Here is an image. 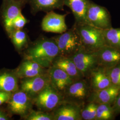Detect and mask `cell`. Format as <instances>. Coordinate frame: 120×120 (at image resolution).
<instances>
[{"mask_svg": "<svg viewBox=\"0 0 120 120\" xmlns=\"http://www.w3.org/2000/svg\"><path fill=\"white\" fill-rule=\"evenodd\" d=\"M90 0H64V5L72 11L75 24L87 23L86 14Z\"/></svg>", "mask_w": 120, "mask_h": 120, "instance_id": "19", "label": "cell"}, {"mask_svg": "<svg viewBox=\"0 0 120 120\" xmlns=\"http://www.w3.org/2000/svg\"><path fill=\"white\" fill-rule=\"evenodd\" d=\"M88 24L104 30L112 27L110 13L105 7L90 0L86 11Z\"/></svg>", "mask_w": 120, "mask_h": 120, "instance_id": "5", "label": "cell"}, {"mask_svg": "<svg viewBox=\"0 0 120 120\" xmlns=\"http://www.w3.org/2000/svg\"><path fill=\"white\" fill-rule=\"evenodd\" d=\"M103 34L106 45L120 50V28L112 27L103 30Z\"/></svg>", "mask_w": 120, "mask_h": 120, "instance_id": "22", "label": "cell"}, {"mask_svg": "<svg viewBox=\"0 0 120 120\" xmlns=\"http://www.w3.org/2000/svg\"><path fill=\"white\" fill-rule=\"evenodd\" d=\"M28 22V20L21 13L16 17L13 22V28L14 30H22L26 24Z\"/></svg>", "mask_w": 120, "mask_h": 120, "instance_id": "28", "label": "cell"}, {"mask_svg": "<svg viewBox=\"0 0 120 120\" xmlns=\"http://www.w3.org/2000/svg\"><path fill=\"white\" fill-rule=\"evenodd\" d=\"M25 6L22 3L13 0H3L0 9L1 16L4 28L10 36L13 31V22L22 13Z\"/></svg>", "mask_w": 120, "mask_h": 120, "instance_id": "8", "label": "cell"}, {"mask_svg": "<svg viewBox=\"0 0 120 120\" xmlns=\"http://www.w3.org/2000/svg\"><path fill=\"white\" fill-rule=\"evenodd\" d=\"M30 98L22 90L15 92L8 101L9 109L13 114L26 116L30 112L31 108Z\"/></svg>", "mask_w": 120, "mask_h": 120, "instance_id": "11", "label": "cell"}, {"mask_svg": "<svg viewBox=\"0 0 120 120\" xmlns=\"http://www.w3.org/2000/svg\"><path fill=\"white\" fill-rule=\"evenodd\" d=\"M92 91L89 81L85 78L75 81L64 92L70 101L68 102L75 103L82 106V103L88 101Z\"/></svg>", "mask_w": 120, "mask_h": 120, "instance_id": "7", "label": "cell"}, {"mask_svg": "<svg viewBox=\"0 0 120 120\" xmlns=\"http://www.w3.org/2000/svg\"><path fill=\"white\" fill-rule=\"evenodd\" d=\"M7 117L2 112L0 111V120H8Z\"/></svg>", "mask_w": 120, "mask_h": 120, "instance_id": "31", "label": "cell"}, {"mask_svg": "<svg viewBox=\"0 0 120 120\" xmlns=\"http://www.w3.org/2000/svg\"><path fill=\"white\" fill-rule=\"evenodd\" d=\"M59 55L58 48L54 40L43 38L37 40L29 48L26 59L34 61L44 68L51 66Z\"/></svg>", "mask_w": 120, "mask_h": 120, "instance_id": "1", "label": "cell"}, {"mask_svg": "<svg viewBox=\"0 0 120 120\" xmlns=\"http://www.w3.org/2000/svg\"><path fill=\"white\" fill-rule=\"evenodd\" d=\"M53 114V120H82V106L75 103L65 102L57 107Z\"/></svg>", "mask_w": 120, "mask_h": 120, "instance_id": "12", "label": "cell"}, {"mask_svg": "<svg viewBox=\"0 0 120 120\" xmlns=\"http://www.w3.org/2000/svg\"><path fill=\"white\" fill-rule=\"evenodd\" d=\"M11 97V94L10 93L5 92L4 94L0 97V105L3 103L8 101Z\"/></svg>", "mask_w": 120, "mask_h": 120, "instance_id": "30", "label": "cell"}, {"mask_svg": "<svg viewBox=\"0 0 120 120\" xmlns=\"http://www.w3.org/2000/svg\"><path fill=\"white\" fill-rule=\"evenodd\" d=\"M98 105V104L94 101H88L81 109V116L82 120H96Z\"/></svg>", "mask_w": 120, "mask_h": 120, "instance_id": "24", "label": "cell"}, {"mask_svg": "<svg viewBox=\"0 0 120 120\" xmlns=\"http://www.w3.org/2000/svg\"><path fill=\"white\" fill-rule=\"evenodd\" d=\"M87 79L92 91L101 90L112 86L107 69L101 66L94 70Z\"/></svg>", "mask_w": 120, "mask_h": 120, "instance_id": "16", "label": "cell"}, {"mask_svg": "<svg viewBox=\"0 0 120 120\" xmlns=\"http://www.w3.org/2000/svg\"><path fill=\"white\" fill-rule=\"evenodd\" d=\"M67 14H60L53 10L47 12L41 22L42 30L45 32L61 34L67 30L65 17Z\"/></svg>", "mask_w": 120, "mask_h": 120, "instance_id": "9", "label": "cell"}, {"mask_svg": "<svg viewBox=\"0 0 120 120\" xmlns=\"http://www.w3.org/2000/svg\"><path fill=\"white\" fill-rule=\"evenodd\" d=\"M27 120H53V115L47 112L38 111H30L26 115Z\"/></svg>", "mask_w": 120, "mask_h": 120, "instance_id": "27", "label": "cell"}, {"mask_svg": "<svg viewBox=\"0 0 120 120\" xmlns=\"http://www.w3.org/2000/svg\"><path fill=\"white\" fill-rule=\"evenodd\" d=\"M31 13L35 15L39 12H48L55 9L63 10L64 0H29Z\"/></svg>", "mask_w": 120, "mask_h": 120, "instance_id": "18", "label": "cell"}, {"mask_svg": "<svg viewBox=\"0 0 120 120\" xmlns=\"http://www.w3.org/2000/svg\"><path fill=\"white\" fill-rule=\"evenodd\" d=\"M23 79L21 85V90L33 98L50 83L49 74L44 73Z\"/></svg>", "mask_w": 120, "mask_h": 120, "instance_id": "10", "label": "cell"}, {"mask_svg": "<svg viewBox=\"0 0 120 120\" xmlns=\"http://www.w3.org/2000/svg\"><path fill=\"white\" fill-rule=\"evenodd\" d=\"M52 66L63 70L74 81L85 78L78 70L70 56H58L53 62Z\"/></svg>", "mask_w": 120, "mask_h": 120, "instance_id": "17", "label": "cell"}, {"mask_svg": "<svg viewBox=\"0 0 120 120\" xmlns=\"http://www.w3.org/2000/svg\"><path fill=\"white\" fill-rule=\"evenodd\" d=\"M10 37L15 47L19 49L23 47L28 42L27 34L22 29L14 30Z\"/></svg>", "mask_w": 120, "mask_h": 120, "instance_id": "25", "label": "cell"}, {"mask_svg": "<svg viewBox=\"0 0 120 120\" xmlns=\"http://www.w3.org/2000/svg\"><path fill=\"white\" fill-rule=\"evenodd\" d=\"M59 93L50 83L34 98L35 105L44 111L52 110L59 106L62 102V96Z\"/></svg>", "mask_w": 120, "mask_h": 120, "instance_id": "6", "label": "cell"}, {"mask_svg": "<svg viewBox=\"0 0 120 120\" xmlns=\"http://www.w3.org/2000/svg\"><path fill=\"white\" fill-rule=\"evenodd\" d=\"M112 107L116 116L120 114V91L116 96Z\"/></svg>", "mask_w": 120, "mask_h": 120, "instance_id": "29", "label": "cell"}, {"mask_svg": "<svg viewBox=\"0 0 120 120\" xmlns=\"http://www.w3.org/2000/svg\"><path fill=\"white\" fill-rule=\"evenodd\" d=\"M16 73L17 77L20 78L34 77L44 74V68L34 61L26 59L19 65Z\"/></svg>", "mask_w": 120, "mask_h": 120, "instance_id": "20", "label": "cell"}, {"mask_svg": "<svg viewBox=\"0 0 120 120\" xmlns=\"http://www.w3.org/2000/svg\"><path fill=\"white\" fill-rule=\"evenodd\" d=\"M97 53L101 67L109 69L120 64V50L105 45Z\"/></svg>", "mask_w": 120, "mask_h": 120, "instance_id": "13", "label": "cell"}, {"mask_svg": "<svg viewBox=\"0 0 120 120\" xmlns=\"http://www.w3.org/2000/svg\"><path fill=\"white\" fill-rule=\"evenodd\" d=\"M107 71L112 86L120 89V64L110 69H107Z\"/></svg>", "mask_w": 120, "mask_h": 120, "instance_id": "26", "label": "cell"}, {"mask_svg": "<svg viewBox=\"0 0 120 120\" xmlns=\"http://www.w3.org/2000/svg\"><path fill=\"white\" fill-rule=\"evenodd\" d=\"M116 115L112 105L108 104H98L95 120H113Z\"/></svg>", "mask_w": 120, "mask_h": 120, "instance_id": "23", "label": "cell"}, {"mask_svg": "<svg viewBox=\"0 0 120 120\" xmlns=\"http://www.w3.org/2000/svg\"><path fill=\"white\" fill-rule=\"evenodd\" d=\"M50 82L56 90L64 92L74 81L62 69L52 66L49 71Z\"/></svg>", "mask_w": 120, "mask_h": 120, "instance_id": "14", "label": "cell"}, {"mask_svg": "<svg viewBox=\"0 0 120 120\" xmlns=\"http://www.w3.org/2000/svg\"><path fill=\"white\" fill-rule=\"evenodd\" d=\"M73 26L80 38L82 47L86 50L95 52L106 45L102 30L87 23H75Z\"/></svg>", "mask_w": 120, "mask_h": 120, "instance_id": "2", "label": "cell"}, {"mask_svg": "<svg viewBox=\"0 0 120 120\" xmlns=\"http://www.w3.org/2000/svg\"><path fill=\"white\" fill-rule=\"evenodd\" d=\"M13 0L22 3L24 5H25L26 4L28 3V2H29V0Z\"/></svg>", "mask_w": 120, "mask_h": 120, "instance_id": "32", "label": "cell"}, {"mask_svg": "<svg viewBox=\"0 0 120 120\" xmlns=\"http://www.w3.org/2000/svg\"><path fill=\"white\" fill-rule=\"evenodd\" d=\"M120 91L119 88L111 86L101 90L92 91L87 101H94L98 104L112 105Z\"/></svg>", "mask_w": 120, "mask_h": 120, "instance_id": "15", "label": "cell"}, {"mask_svg": "<svg viewBox=\"0 0 120 120\" xmlns=\"http://www.w3.org/2000/svg\"><path fill=\"white\" fill-rule=\"evenodd\" d=\"M18 89L16 75L4 73L0 75V91L7 93L16 92Z\"/></svg>", "mask_w": 120, "mask_h": 120, "instance_id": "21", "label": "cell"}, {"mask_svg": "<svg viewBox=\"0 0 120 120\" xmlns=\"http://www.w3.org/2000/svg\"><path fill=\"white\" fill-rule=\"evenodd\" d=\"M53 39L58 48L59 56H71L82 47L80 38L74 26Z\"/></svg>", "mask_w": 120, "mask_h": 120, "instance_id": "3", "label": "cell"}, {"mask_svg": "<svg viewBox=\"0 0 120 120\" xmlns=\"http://www.w3.org/2000/svg\"><path fill=\"white\" fill-rule=\"evenodd\" d=\"M70 57L85 78L87 79L100 66L97 52L88 51L82 47Z\"/></svg>", "mask_w": 120, "mask_h": 120, "instance_id": "4", "label": "cell"}]
</instances>
